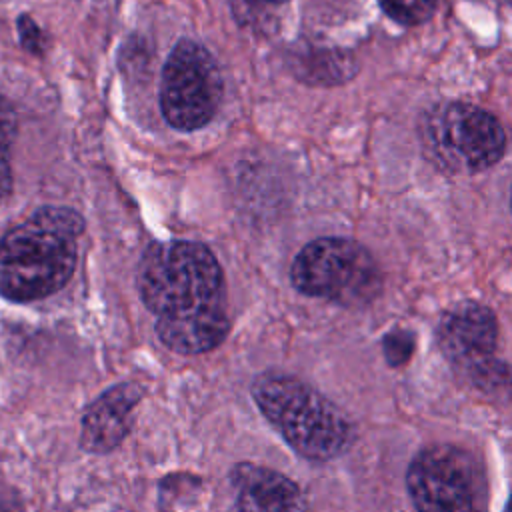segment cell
Wrapping results in <instances>:
<instances>
[{
	"label": "cell",
	"mask_w": 512,
	"mask_h": 512,
	"mask_svg": "<svg viewBox=\"0 0 512 512\" xmlns=\"http://www.w3.org/2000/svg\"><path fill=\"white\" fill-rule=\"evenodd\" d=\"M216 256L198 242L152 244L138 266L142 302L156 314V334L178 354L214 350L228 334L224 282Z\"/></svg>",
	"instance_id": "cell-1"
},
{
	"label": "cell",
	"mask_w": 512,
	"mask_h": 512,
	"mask_svg": "<svg viewBox=\"0 0 512 512\" xmlns=\"http://www.w3.org/2000/svg\"><path fill=\"white\" fill-rule=\"evenodd\" d=\"M248 4H280V2H286V0H244Z\"/></svg>",
	"instance_id": "cell-15"
},
{
	"label": "cell",
	"mask_w": 512,
	"mask_h": 512,
	"mask_svg": "<svg viewBox=\"0 0 512 512\" xmlns=\"http://www.w3.org/2000/svg\"><path fill=\"white\" fill-rule=\"evenodd\" d=\"M142 398V388L132 382L116 384L100 394L82 416L80 446L86 452H110L130 432L132 410Z\"/></svg>",
	"instance_id": "cell-9"
},
{
	"label": "cell",
	"mask_w": 512,
	"mask_h": 512,
	"mask_svg": "<svg viewBox=\"0 0 512 512\" xmlns=\"http://www.w3.org/2000/svg\"><path fill=\"white\" fill-rule=\"evenodd\" d=\"M292 284L306 296L338 304H364L382 288L372 254L348 238H318L306 244L292 262Z\"/></svg>",
	"instance_id": "cell-4"
},
{
	"label": "cell",
	"mask_w": 512,
	"mask_h": 512,
	"mask_svg": "<svg viewBox=\"0 0 512 512\" xmlns=\"http://www.w3.org/2000/svg\"><path fill=\"white\" fill-rule=\"evenodd\" d=\"M78 212L46 206L0 240V296L30 302L60 290L76 268Z\"/></svg>",
	"instance_id": "cell-2"
},
{
	"label": "cell",
	"mask_w": 512,
	"mask_h": 512,
	"mask_svg": "<svg viewBox=\"0 0 512 512\" xmlns=\"http://www.w3.org/2000/svg\"><path fill=\"white\" fill-rule=\"evenodd\" d=\"M18 36L22 46L28 52L40 54L44 50V36L40 32V28L36 26V22L30 16H20L18 18Z\"/></svg>",
	"instance_id": "cell-14"
},
{
	"label": "cell",
	"mask_w": 512,
	"mask_h": 512,
	"mask_svg": "<svg viewBox=\"0 0 512 512\" xmlns=\"http://www.w3.org/2000/svg\"><path fill=\"white\" fill-rule=\"evenodd\" d=\"M252 396L266 420L304 458L324 462L346 450L350 424L310 384L286 374H262Z\"/></svg>",
	"instance_id": "cell-3"
},
{
	"label": "cell",
	"mask_w": 512,
	"mask_h": 512,
	"mask_svg": "<svg viewBox=\"0 0 512 512\" xmlns=\"http://www.w3.org/2000/svg\"><path fill=\"white\" fill-rule=\"evenodd\" d=\"M422 142L432 162L448 172H480L496 164L506 150L500 122L486 110L452 102L428 112Z\"/></svg>",
	"instance_id": "cell-5"
},
{
	"label": "cell",
	"mask_w": 512,
	"mask_h": 512,
	"mask_svg": "<svg viewBox=\"0 0 512 512\" xmlns=\"http://www.w3.org/2000/svg\"><path fill=\"white\" fill-rule=\"evenodd\" d=\"M230 482L234 488V500L238 512H302V492L284 474L258 466L236 464Z\"/></svg>",
	"instance_id": "cell-10"
},
{
	"label": "cell",
	"mask_w": 512,
	"mask_h": 512,
	"mask_svg": "<svg viewBox=\"0 0 512 512\" xmlns=\"http://www.w3.org/2000/svg\"><path fill=\"white\" fill-rule=\"evenodd\" d=\"M438 344L452 366L478 386L506 382V364L494 358L498 322L490 308L478 302H462L446 310L438 324Z\"/></svg>",
	"instance_id": "cell-8"
},
{
	"label": "cell",
	"mask_w": 512,
	"mask_h": 512,
	"mask_svg": "<svg viewBox=\"0 0 512 512\" xmlns=\"http://www.w3.org/2000/svg\"><path fill=\"white\" fill-rule=\"evenodd\" d=\"M222 88L214 56L194 40L178 42L160 80V108L166 122L182 132L202 128L216 114Z\"/></svg>",
	"instance_id": "cell-7"
},
{
	"label": "cell",
	"mask_w": 512,
	"mask_h": 512,
	"mask_svg": "<svg viewBox=\"0 0 512 512\" xmlns=\"http://www.w3.org/2000/svg\"><path fill=\"white\" fill-rule=\"evenodd\" d=\"M380 8L404 26H414L430 18L436 8V0H378Z\"/></svg>",
	"instance_id": "cell-12"
},
{
	"label": "cell",
	"mask_w": 512,
	"mask_h": 512,
	"mask_svg": "<svg viewBox=\"0 0 512 512\" xmlns=\"http://www.w3.org/2000/svg\"><path fill=\"white\" fill-rule=\"evenodd\" d=\"M414 350V338L410 332L396 330L384 338V354L392 366L404 364Z\"/></svg>",
	"instance_id": "cell-13"
},
{
	"label": "cell",
	"mask_w": 512,
	"mask_h": 512,
	"mask_svg": "<svg viewBox=\"0 0 512 512\" xmlns=\"http://www.w3.org/2000/svg\"><path fill=\"white\" fill-rule=\"evenodd\" d=\"M16 130V116L6 98L0 96V202L10 196L12 170H10V140Z\"/></svg>",
	"instance_id": "cell-11"
},
{
	"label": "cell",
	"mask_w": 512,
	"mask_h": 512,
	"mask_svg": "<svg viewBox=\"0 0 512 512\" xmlns=\"http://www.w3.org/2000/svg\"><path fill=\"white\" fill-rule=\"evenodd\" d=\"M406 486L416 512H488L482 464L456 446L420 450L408 466Z\"/></svg>",
	"instance_id": "cell-6"
}]
</instances>
